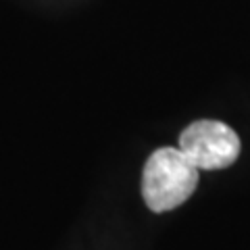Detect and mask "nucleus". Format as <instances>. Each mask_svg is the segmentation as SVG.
<instances>
[{
    "label": "nucleus",
    "mask_w": 250,
    "mask_h": 250,
    "mask_svg": "<svg viewBox=\"0 0 250 250\" xmlns=\"http://www.w3.org/2000/svg\"><path fill=\"white\" fill-rule=\"evenodd\" d=\"M198 186V169L179 148H159L148 156L142 173V196L154 213L184 205Z\"/></svg>",
    "instance_id": "obj_1"
},
{
    "label": "nucleus",
    "mask_w": 250,
    "mask_h": 250,
    "mask_svg": "<svg viewBox=\"0 0 250 250\" xmlns=\"http://www.w3.org/2000/svg\"><path fill=\"white\" fill-rule=\"evenodd\" d=\"M179 150L198 171L225 169L240 154V138L223 121L200 119L190 123L179 136Z\"/></svg>",
    "instance_id": "obj_2"
}]
</instances>
